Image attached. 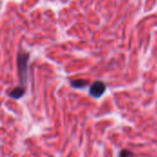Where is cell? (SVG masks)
Instances as JSON below:
<instances>
[{
    "label": "cell",
    "instance_id": "cell-5",
    "mask_svg": "<svg viewBox=\"0 0 157 157\" xmlns=\"http://www.w3.org/2000/svg\"><path fill=\"white\" fill-rule=\"evenodd\" d=\"M120 157H133L134 156V155H133V153L132 152H131L130 150H126V149H124V150H121V153H120Z\"/></svg>",
    "mask_w": 157,
    "mask_h": 157
},
{
    "label": "cell",
    "instance_id": "cell-3",
    "mask_svg": "<svg viewBox=\"0 0 157 157\" xmlns=\"http://www.w3.org/2000/svg\"><path fill=\"white\" fill-rule=\"evenodd\" d=\"M23 95H24V88L21 87V86L16 87L15 89H13V90L9 93V96H10L11 98H16V99L20 98Z\"/></svg>",
    "mask_w": 157,
    "mask_h": 157
},
{
    "label": "cell",
    "instance_id": "cell-4",
    "mask_svg": "<svg viewBox=\"0 0 157 157\" xmlns=\"http://www.w3.org/2000/svg\"><path fill=\"white\" fill-rule=\"evenodd\" d=\"M71 84L75 88H83V87H85L88 84V82L86 81V80H83V79H78V80L72 81Z\"/></svg>",
    "mask_w": 157,
    "mask_h": 157
},
{
    "label": "cell",
    "instance_id": "cell-1",
    "mask_svg": "<svg viewBox=\"0 0 157 157\" xmlns=\"http://www.w3.org/2000/svg\"><path fill=\"white\" fill-rule=\"evenodd\" d=\"M28 59L29 54L26 52H20L17 57V66L20 75V80L22 84H25L27 81V69H28Z\"/></svg>",
    "mask_w": 157,
    "mask_h": 157
},
{
    "label": "cell",
    "instance_id": "cell-2",
    "mask_svg": "<svg viewBox=\"0 0 157 157\" xmlns=\"http://www.w3.org/2000/svg\"><path fill=\"white\" fill-rule=\"evenodd\" d=\"M105 91H106V85L101 81H96L90 86L89 94L95 98H99L105 93Z\"/></svg>",
    "mask_w": 157,
    "mask_h": 157
}]
</instances>
